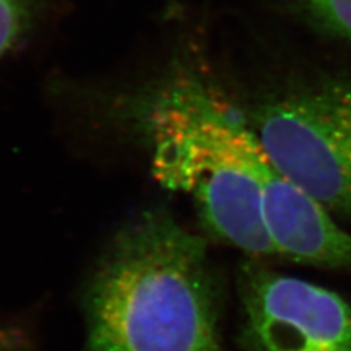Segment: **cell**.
Instances as JSON below:
<instances>
[{
	"label": "cell",
	"mask_w": 351,
	"mask_h": 351,
	"mask_svg": "<svg viewBox=\"0 0 351 351\" xmlns=\"http://www.w3.org/2000/svg\"><path fill=\"white\" fill-rule=\"evenodd\" d=\"M110 113L148 154L156 180L191 197L208 232L249 255H276L262 211L269 160L246 120L199 73L176 64L119 94Z\"/></svg>",
	"instance_id": "6da1fadb"
},
{
	"label": "cell",
	"mask_w": 351,
	"mask_h": 351,
	"mask_svg": "<svg viewBox=\"0 0 351 351\" xmlns=\"http://www.w3.org/2000/svg\"><path fill=\"white\" fill-rule=\"evenodd\" d=\"M85 304L84 351H219L206 245L164 211L117 234Z\"/></svg>",
	"instance_id": "7a4b0ae2"
},
{
	"label": "cell",
	"mask_w": 351,
	"mask_h": 351,
	"mask_svg": "<svg viewBox=\"0 0 351 351\" xmlns=\"http://www.w3.org/2000/svg\"><path fill=\"white\" fill-rule=\"evenodd\" d=\"M246 122L274 167L326 210L351 214V84L294 86Z\"/></svg>",
	"instance_id": "3957f363"
},
{
	"label": "cell",
	"mask_w": 351,
	"mask_h": 351,
	"mask_svg": "<svg viewBox=\"0 0 351 351\" xmlns=\"http://www.w3.org/2000/svg\"><path fill=\"white\" fill-rule=\"evenodd\" d=\"M239 291L255 351H351V307L334 291L255 262L241 267Z\"/></svg>",
	"instance_id": "277c9868"
},
{
	"label": "cell",
	"mask_w": 351,
	"mask_h": 351,
	"mask_svg": "<svg viewBox=\"0 0 351 351\" xmlns=\"http://www.w3.org/2000/svg\"><path fill=\"white\" fill-rule=\"evenodd\" d=\"M262 211L276 255L312 265L351 269V234L334 223L322 204L271 161L263 171Z\"/></svg>",
	"instance_id": "5b68a950"
},
{
	"label": "cell",
	"mask_w": 351,
	"mask_h": 351,
	"mask_svg": "<svg viewBox=\"0 0 351 351\" xmlns=\"http://www.w3.org/2000/svg\"><path fill=\"white\" fill-rule=\"evenodd\" d=\"M56 0H0V60L36 31Z\"/></svg>",
	"instance_id": "8992f818"
},
{
	"label": "cell",
	"mask_w": 351,
	"mask_h": 351,
	"mask_svg": "<svg viewBox=\"0 0 351 351\" xmlns=\"http://www.w3.org/2000/svg\"><path fill=\"white\" fill-rule=\"evenodd\" d=\"M317 24L351 41V0H298Z\"/></svg>",
	"instance_id": "52a82bcc"
},
{
	"label": "cell",
	"mask_w": 351,
	"mask_h": 351,
	"mask_svg": "<svg viewBox=\"0 0 351 351\" xmlns=\"http://www.w3.org/2000/svg\"><path fill=\"white\" fill-rule=\"evenodd\" d=\"M0 351H15V348L3 337H0Z\"/></svg>",
	"instance_id": "ba28073f"
}]
</instances>
